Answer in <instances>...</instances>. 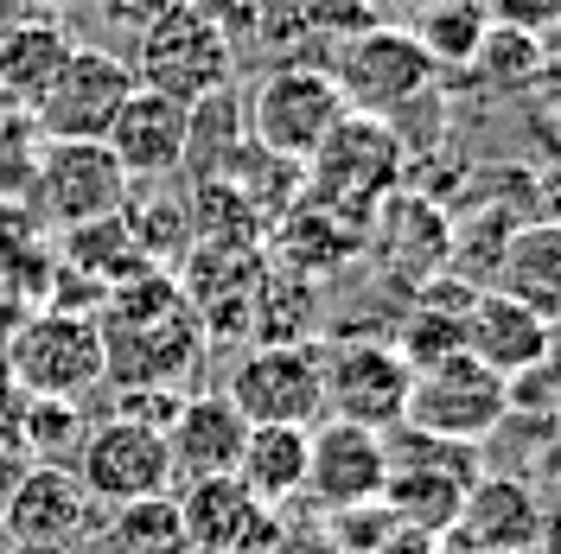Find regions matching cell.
Returning <instances> with one entry per match:
<instances>
[{
    "label": "cell",
    "instance_id": "6da1fadb",
    "mask_svg": "<svg viewBox=\"0 0 561 554\" xmlns=\"http://www.w3.org/2000/svg\"><path fill=\"white\" fill-rule=\"evenodd\" d=\"M96 307H103L96 332L108 357V389H185L192 370L205 363L210 332L167 268L108 287Z\"/></svg>",
    "mask_w": 561,
    "mask_h": 554
},
{
    "label": "cell",
    "instance_id": "7a4b0ae2",
    "mask_svg": "<svg viewBox=\"0 0 561 554\" xmlns=\"http://www.w3.org/2000/svg\"><path fill=\"white\" fill-rule=\"evenodd\" d=\"M402 185H409L402 135L389 122H377V115H351V108L332 122V135L300 160V198L345 217L351 230H364Z\"/></svg>",
    "mask_w": 561,
    "mask_h": 554
},
{
    "label": "cell",
    "instance_id": "3957f363",
    "mask_svg": "<svg viewBox=\"0 0 561 554\" xmlns=\"http://www.w3.org/2000/svg\"><path fill=\"white\" fill-rule=\"evenodd\" d=\"M383 452H389V478L377 504L389 510V522L415 529V535H447L472 478H479V447L434 440L421 427H389Z\"/></svg>",
    "mask_w": 561,
    "mask_h": 554
},
{
    "label": "cell",
    "instance_id": "277c9868",
    "mask_svg": "<svg viewBox=\"0 0 561 554\" xmlns=\"http://www.w3.org/2000/svg\"><path fill=\"white\" fill-rule=\"evenodd\" d=\"M325 77L339 90V103L351 115H377V122H396L402 108H415L434 83H440V65L415 45L409 26L396 20H377L364 33H351L332 45L325 58Z\"/></svg>",
    "mask_w": 561,
    "mask_h": 554
},
{
    "label": "cell",
    "instance_id": "5b68a950",
    "mask_svg": "<svg viewBox=\"0 0 561 554\" xmlns=\"http://www.w3.org/2000/svg\"><path fill=\"white\" fill-rule=\"evenodd\" d=\"M7 382L20 395H58L77 402L96 382H108V357H103V332L96 312H70V307H38L13 325V338L0 350Z\"/></svg>",
    "mask_w": 561,
    "mask_h": 554
},
{
    "label": "cell",
    "instance_id": "8992f818",
    "mask_svg": "<svg viewBox=\"0 0 561 554\" xmlns=\"http://www.w3.org/2000/svg\"><path fill=\"white\" fill-rule=\"evenodd\" d=\"M511 420V382L485 370L479 357L466 350H447L434 363H421L409 377V408H402V427H421L434 440H459V447H479L497 427Z\"/></svg>",
    "mask_w": 561,
    "mask_h": 554
},
{
    "label": "cell",
    "instance_id": "52a82bcc",
    "mask_svg": "<svg viewBox=\"0 0 561 554\" xmlns=\"http://www.w3.org/2000/svg\"><path fill=\"white\" fill-rule=\"evenodd\" d=\"M135 38H140L135 83H147V90H167L179 103H205L217 90H237V51L210 26V13L198 0H173Z\"/></svg>",
    "mask_w": 561,
    "mask_h": 554
},
{
    "label": "cell",
    "instance_id": "ba28073f",
    "mask_svg": "<svg viewBox=\"0 0 561 554\" xmlns=\"http://www.w3.org/2000/svg\"><path fill=\"white\" fill-rule=\"evenodd\" d=\"M20 185H26L20 205L33 210L45 230H77V223L115 217L122 198H128V173L115 166V153L103 140H38Z\"/></svg>",
    "mask_w": 561,
    "mask_h": 554
},
{
    "label": "cell",
    "instance_id": "9c48e42d",
    "mask_svg": "<svg viewBox=\"0 0 561 554\" xmlns=\"http://www.w3.org/2000/svg\"><path fill=\"white\" fill-rule=\"evenodd\" d=\"M409 357L383 338H345V345H319V395H325V420H351L389 434L402 427L409 408Z\"/></svg>",
    "mask_w": 561,
    "mask_h": 554
},
{
    "label": "cell",
    "instance_id": "30bf717a",
    "mask_svg": "<svg viewBox=\"0 0 561 554\" xmlns=\"http://www.w3.org/2000/svg\"><path fill=\"white\" fill-rule=\"evenodd\" d=\"M128 90H135L128 58H115L103 45H70L65 65L51 70V83L38 90L26 115H33L38 140H103L115 108L128 103Z\"/></svg>",
    "mask_w": 561,
    "mask_h": 554
},
{
    "label": "cell",
    "instance_id": "8fae6325",
    "mask_svg": "<svg viewBox=\"0 0 561 554\" xmlns=\"http://www.w3.org/2000/svg\"><path fill=\"white\" fill-rule=\"evenodd\" d=\"M70 459H77V465H70L77 485L90 490L96 504H108V510L173 490V452H167V434H160V427H140V420H122V415L90 420Z\"/></svg>",
    "mask_w": 561,
    "mask_h": 554
},
{
    "label": "cell",
    "instance_id": "7c38bea8",
    "mask_svg": "<svg viewBox=\"0 0 561 554\" xmlns=\"http://www.w3.org/2000/svg\"><path fill=\"white\" fill-rule=\"evenodd\" d=\"M224 395L243 408L249 427H313L325 420V395H319V345L294 338V345H249L230 363Z\"/></svg>",
    "mask_w": 561,
    "mask_h": 554
},
{
    "label": "cell",
    "instance_id": "4fadbf2b",
    "mask_svg": "<svg viewBox=\"0 0 561 554\" xmlns=\"http://www.w3.org/2000/svg\"><path fill=\"white\" fill-rule=\"evenodd\" d=\"M345 115L332 77L319 65H275L243 103V128L255 147H268L280 160H307L319 140L332 135V122Z\"/></svg>",
    "mask_w": 561,
    "mask_h": 554
},
{
    "label": "cell",
    "instance_id": "5bb4252c",
    "mask_svg": "<svg viewBox=\"0 0 561 554\" xmlns=\"http://www.w3.org/2000/svg\"><path fill=\"white\" fill-rule=\"evenodd\" d=\"M0 522L13 535V549L65 554L83 535H96V497L77 485V472H65V465H26L7 490V504H0Z\"/></svg>",
    "mask_w": 561,
    "mask_h": 554
},
{
    "label": "cell",
    "instance_id": "9a60e30c",
    "mask_svg": "<svg viewBox=\"0 0 561 554\" xmlns=\"http://www.w3.org/2000/svg\"><path fill=\"white\" fill-rule=\"evenodd\" d=\"M389 452L383 434L351 420H313L307 427V490L325 510H370L383 497Z\"/></svg>",
    "mask_w": 561,
    "mask_h": 554
},
{
    "label": "cell",
    "instance_id": "2e32d148",
    "mask_svg": "<svg viewBox=\"0 0 561 554\" xmlns=\"http://www.w3.org/2000/svg\"><path fill=\"white\" fill-rule=\"evenodd\" d=\"M185 135H192V103L135 83L128 103L115 108L103 147L115 153V166L128 178H173L185 166Z\"/></svg>",
    "mask_w": 561,
    "mask_h": 554
},
{
    "label": "cell",
    "instance_id": "e0dca14e",
    "mask_svg": "<svg viewBox=\"0 0 561 554\" xmlns=\"http://www.w3.org/2000/svg\"><path fill=\"white\" fill-rule=\"evenodd\" d=\"M549 338H556V325L536 319L529 307H517V300L497 293V287H472V300L459 312V350L479 357L485 370H497L504 382L536 370V363L549 357Z\"/></svg>",
    "mask_w": 561,
    "mask_h": 554
},
{
    "label": "cell",
    "instance_id": "ac0fdd59",
    "mask_svg": "<svg viewBox=\"0 0 561 554\" xmlns=\"http://www.w3.org/2000/svg\"><path fill=\"white\" fill-rule=\"evenodd\" d=\"M249 420L224 389H185L173 427H167V452H173V478H230L243 459Z\"/></svg>",
    "mask_w": 561,
    "mask_h": 554
},
{
    "label": "cell",
    "instance_id": "d6986e66",
    "mask_svg": "<svg viewBox=\"0 0 561 554\" xmlns=\"http://www.w3.org/2000/svg\"><path fill=\"white\" fill-rule=\"evenodd\" d=\"M447 535L459 542V554H536L542 504L524 478H472Z\"/></svg>",
    "mask_w": 561,
    "mask_h": 554
},
{
    "label": "cell",
    "instance_id": "ffe728a7",
    "mask_svg": "<svg viewBox=\"0 0 561 554\" xmlns=\"http://www.w3.org/2000/svg\"><path fill=\"white\" fill-rule=\"evenodd\" d=\"M179 522L192 554H249L268 529V504H255L237 478H185Z\"/></svg>",
    "mask_w": 561,
    "mask_h": 554
},
{
    "label": "cell",
    "instance_id": "44dd1931",
    "mask_svg": "<svg viewBox=\"0 0 561 554\" xmlns=\"http://www.w3.org/2000/svg\"><path fill=\"white\" fill-rule=\"evenodd\" d=\"M491 287L511 293L517 307H529L536 319L561 325V223H549V217L517 223V230L504 236V249H497Z\"/></svg>",
    "mask_w": 561,
    "mask_h": 554
},
{
    "label": "cell",
    "instance_id": "7402d4cb",
    "mask_svg": "<svg viewBox=\"0 0 561 554\" xmlns=\"http://www.w3.org/2000/svg\"><path fill=\"white\" fill-rule=\"evenodd\" d=\"M262 249H268V262H280L287 275H332V268H345L351 255L364 249V230H351L345 217L319 210L313 198H294L268 223V243Z\"/></svg>",
    "mask_w": 561,
    "mask_h": 554
},
{
    "label": "cell",
    "instance_id": "603a6c76",
    "mask_svg": "<svg viewBox=\"0 0 561 554\" xmlns=\"http://www.w3.org/2000/svg\"><path fill=\"white\" fill-rule=\"evenodd\" d=\"M77 38L65 33L58 13H7L0 20V103L33 108L38 90L51 83V70L65 65Z\"/></svg>",
    "mask_w": 561,
    "mask_h": 554
},
{
    "label": "cell",
    "instance_id": "cb8c5ba5",
    "mask_svg": "<svg viewBox=\"0 0 561 554\" xmlns=\"http://www.w3.org/2000/svg\"><path fill=\"white\" fill-rule=\"evenodd\" d=\"M255 504H287L307 490V427H249L243 459L230 472Z\"/></svg>",
    "mask_w": 561,
    "mask_h": 554
},
{
    "label": "cell",
    "instance_id": "d4e9b609",
    "mask_svg": "<svg viewBox=\"0 0 561 554\" xmlns=\"http://www.w3.org/2000/svg\"><path fill=\"white\" fill-rule=\"evenodd\" d=\"M122 230H128V243L153 262V268H167L179 262L185 249H192V205L173 198V192H160V178H128V198H122Z\"/></svg>",
    "mask_w": 561,
    "mask_h": 554
},
{
    "label": "cell",
    "instance_id": "484cf974",
    "mask_svg": "<svg viewBox=\"0 0 561 554\" xmlns=\"http://www.w3.org/2000/svg\"><path fill=\"white\" fill-rule=\"evenodd\" d=\"M402 26L415 33V45L440 70H472V58H479V45L491 33V13L485 0H440V7H427V13L402 20Z\"/></svg>",
    "mask_w": 561,
    "mask_h": 554
},
{
    "label": "cell",
    "instance_id": "4316f807",
    "mask_svg": "<svg viewBox=\"0 0 561 554\" xmlns=\"http://www.w3.org/2000/svg\"><path fill=\"white\" fill-rule=\"evenodd\" d=\"M108 549L115 554H192L173 497H140V504L108 510Z\"/></svg>",
    "mask_w": 561,
    "mask_h": 554
},
{
    "label": "cell",
    "instance_id": "83f0119b",
    "mask_svg": "<svg viewBox=\"0 0 561 554\" xmlns=\"http://www.w3.org/2000/svg\"><path fill=\"white\" fill-rule=\"evenodd\" d=\"M179 402H185V389H115V415L122 420H140V427H173Z\"/></svg>",
    "mask_w": 561,
    "mask_h": 554
},
{
    "label": "cell",
    "instance_id": "f1b7e54d",
    "mask_svg": "<svg viewBox=\"0 0 561 554\" xmlns=\"http://www.w3.org/2000/svg\"><path fill=\"white\" fill-rule=\"evenodd\" d=\"M491 26H517V33L549 38L561 33V0H485Z\"/></svg>",
    "mask_w": 561,
    "mask_h": 554
},
{
    "label": "cell",
    "instance_id": "f546056e",
    "mask_svg": "<svg viewBox=\"0 0 561 554\" xmlns=\"http://www.w3.org/2000/svg\"><path fill=\"white\" fill-rule=\"evenodd\" d=\"M83 7H90L103 26H115V33H147L173 0H83Z\"/></svg>",
    "mask_w": 561,
    "mask_h": 554
},
{
    "label": "cell",
    "instance_id": "4dcf8cb0",
    "mask_svg": "<svg viewBox=\"0 0 561 554\" xmlns=\"http://www.w3.org/2000/svg\"><path fill=\"white\" fill-rule=\"evenodd\" d=\"M529 205H542V217L561 223V160H549L542 173L529 178Z\"/></svg>",
    "mask_w": 561,
    "mask_h": 554
},
{
    "label": "cell",
    "instance_id": "1f68e13d",
    "mask_svg": "<svg viewBox=\"0 0 561 554\" xmlns=\"http://www.w3.org/2000/svg\"><path fill=\"white\" fill-rule=\"evenodd\" d=\"M536 549L561 554V504H556V510H542V535H536Z\"/></svg>",
    "mask_w": 561,
    "mask_h": 554
},
{
    "label": "cell",
    "instance_id": "d6a6232c",
    "mask_svg": "<svg viewBox=\"0 0 561 554\" xmlns=\"http://www.w3.org/2000/svg\"><path fill=\"white\" fill-rule=\"evenodd\" d=\"M58 0H0V13H51Z\"/></svg>",
    "mask_w": 561,
    "mask_h": 554
},
{
    "label": "cell",
    "instance_id": "836d02e7",
    "mask_svg": "<svg viewBox=\"0 0 561 554\" xmlns=\"http://www.w3.org/2000/svg\"><path fill=\"white\" fill-rule=\"evenodd\" d=\"M389 7H396V13H409V20H415V13H427V7H440V0H383V13Z\"/></svg>",
    "mask_w": 561,
    "mask_h": 554
},
{
    "label": "cell",
    "instance_id": "e575fe53",
    "mask_svg": "<svg viewBox=\"0 0 561 554\" xmlns=\"http://www.w3.org/2000/svg\"><path fill=\"white\" fill-rule=\"evenodd\" d=\"M7 395H13V382H7V363H0V402H7Z\"/></svg>",
    "mask_w": 561,
    "mask_h": 554
}]
</instances>
